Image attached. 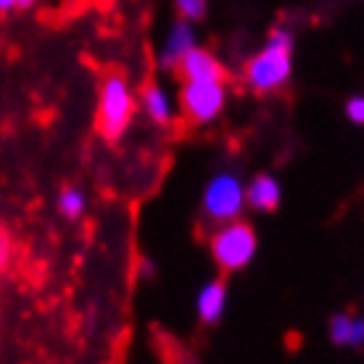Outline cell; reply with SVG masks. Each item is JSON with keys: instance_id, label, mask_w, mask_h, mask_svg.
Segmentation results:
<instances>
[{"instance_id": "obj_1", "label": "cell", "mask_w": 364, "mask_h": 364, "mask_svg": "<svg viewBox=\"0 0 364 364\" xmlns=\"http://www.w3.org/2000/svg\"><path fill=\"white\" fill-rule=\"evenodd\" d=\"M132 117V98L127 90V80L122 69H109L100 85V103H98V132L106 140H117Z\"/></svg>"}, {"instance_id": "obj_2", "label": "cell", "mask_w": 364, "mask_h": 364, "mask_svg": "<svg viewBox=\"0 0 364 364\" xmlns=\"http://www.w3.org/2000/svg\"><path fill=\"white\" fill-rule=\"evenodd\" d=\"M291 72V37L285 32L269 40V46L246 66V80L256 90H272L288 80Z\"/></svg>"}, {"instance_id": "obj_3", "label": "cell", "mask_w": 364, "mask_h": 364, "mask_svg": "<svg viewBox=\"0 0 364 364\" xmlns=\"http://www.w3.org/2000/svg\"><path fill=\"white\" fill-rule=\"evenodd\" d=\"M211 248H214V259H217L225 272L240 269L254 256L256 235L246 222H232L230 228L219 230L217 235H214Z\"/></svg>"}, {"instance_id": "obj_4", "label": "cell", "mask_w": 364, "mask_h": 364, "mask_svg": "<svg viewBox=\"0 0 364 364\" xmlns=\"http://www.w3.org/2000/svg\"><path fill=\"white\" fill-rule=\"evenodd\" d=\"M222 103L225 92L217 82H185L182 87V111L193 124H203L211 117H217Z\"/></svg>"}, {"instance_id": "obj_5", "label": "cell", "mask_w": 364, "mask_h": 364, "mask_svg": "<svg viewBox=\"0 0 364 364\" xmlns=\"http://www.w3.org/2000/svg\"><path fill=\"white\" fill-rule=\"evenodd\" d=\"M243 206V193L232 177H217L206 191V211L214 219H232Z\"/></svg>"}, {"instance_id": "obj_6", "label": "cell", "mask_w": 364, "mask_h": 364, "mask_svg": "<svg viewBox=\"0 0 364 364\" xmlns=\"http://www.w3.org/2000/svg\"><path fill=\"white\" fill-rule=\"evenodd\" d=\"M177 72L185 82H217L222 85L228 80V72L222 69L217 58L206 50H196L193 48L191 53L182 58L180 64H177Z\"/></svg>"}, {"instance_id": "obj_7", "label": "cell", "mask_w": 364, "mask_h": 364, "mask_svg": "<svg viewBox=\"0 0 364 364\" xmlns=\"http://www.w3.org/2000/svg\"><path fill=\"white\" fill-rule=\"evenodd\" d=\"M248 200L254 203L256 209H274L277 206V200H280V188H277V182L272 177H256L254 185H251V191H248Z\"/></svg>"}, {"instance_id": "obj_8", "label": "cell", "mask_w": 364, "mask_h": 364, "mask_svg": "<svg viewBox=\"0 0 364 364\" xmlns=\"http://www.w3.org/2000/svg\"><path fill=\"white\" fill-rule=\"evenodd\" d=\"M222 304H225V285H222V282H211L198 299L200 317L209 319V322L211 319H217L219 311H222Z\"/></svg>"}, {"instance_id": "obj_9", "label": "cell", "mask_w": 364, "mask_h": 364, "mask_svg": "<svg viewBox=\"0 0 364 364\" xmlns=\"http://www.w3.org/2000/svg\"><path fill=\"white\" fill-rule=\"evenodd\" d=\"M193 50V43H191V29L185 27V24H177L174 27V35L172 40H169V48H166V66L177 64V61H182L185 55Z\"/></svg>"}, {"instance_id": "obj_10", "label": "cell", "mask_w": 364, "mask_h": 364, "mask_svg": "<svg viewBox=\"0 0 364 364\" xmlns=\"http://www.w3.org/2000/svg\"><path fill=\"white\" fill-rule=\"evenodd\" d=\"M143 98H146V106H148V114L156 119V122H169V106H166V98L164 92L159 90L156 85H146V90H143Z\"/></svg>"}, {"instance_id": "obj_11", "label": "cell", "mask_w": 364, "mask_h": 364, "mask_svg": "<svg viewBox=\"0 0 364 364\" xmlns=\"http://www.w3.org/2000/svg\"><path fill=\"white\" fill-rule=\"evenodd\" d=\"M333 338H336V343H351V338H354V319L348 317L333 319Z\"/></svg>"}, {"instance_id": "obj_12", "label": "cell", "mask_w": 364, "mask_h": 364, "mask_svg": "<svg viewBox=\"0 0 364 364\" xmlns=\"http://www.w3.org/2000/svg\"><path fill=\"white\" fill-rule=\"evenodd\" d=\"M61 211L66 217H77L82 211V196L77 191H64L61 193Z\"/></svg>"}, {"instance_id": "obj_13", "label": "cell", "mask_w": 364, "mask_h": 364, "mask_svg": "<svg viewBox=\"0 0 364 364\" xmlns=\"http://www.w3.org/2000/svg\"><path fill=\"white\" fill-rule=\"evenodd\" d=\"M177 9H180L185 16H203L206 6H203V3H191V0H180Z\"/></svg>"}, {"instance_id": "obj_14", "label": "cell", "mask_w": 364, "mask_h": 364, "mask_svg": "<svg viewBox=\"0 0 364 364\" xmlns=\"http://www.w3.org/2000/svg\"><path fill=\"white\" fill-rule=\"evenodd\" d=\"M348 117L354 119V122H359L362 124L364 122V98H354L351 103H348Z\"/></svg>"}, {"instance_id": "obj_15", "label": "cell", "mask_w": 364, "mask_h": 364, "mask_svg": "<svg viewBox=\"0 0 364 364\" xmlns=\"http://www.w3.org/2000/svg\"><path fill=\"white\" fill-rule=\"evenodd\" d=\"M9 254H11L9 235H6V230L0 228V269H3V267H6V262H9Z\"/></svg>"}, {"instance_id": "obj_16", "label": "cell", "mask_w": 364, "mask_h": 364, "mask_svg": "<svg viewBox=\"0 0 364 364\" xmlns=\"http://www.w3.org/2000/svg\"><path fill=\"white\" fill-rule=\"evenodd\" d=\"M364 341V322H354V338L351 343H362Z\"/></svg>"}]
</instances>
